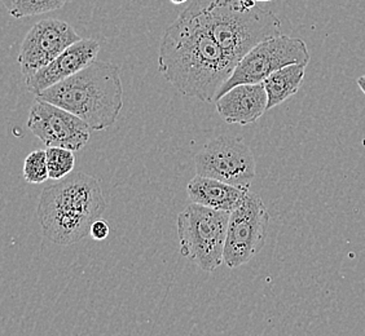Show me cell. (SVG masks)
I'll list each match as a JSON object with an SVG mask.
<instances>
[{"mask_svg":"<svg viewBox=\"0 0 365 336\" xmlns=\"http://www.w3.org/2000/svg\"><path fill=\"white\" fill-rule=\"evenodd\" d=\"M235 66L190 6L162 36L158 70L182 96L215 103Z\"/></svg>","mask_w":365,"mask_h":336,"instance_id":"obj_1","label":"cell"},{"mask_svg":"<svg viewBox=\"0 0 365 336\" xmlns=\"http://www.w3.org/2000/svg\"><path fill=\"white\" fill-rule=\"evenodd\" d=\"M106 210L100 182L83 172H73L44 188L38 204V219L44 236L60 246L76 245Z\"/></svg>","mask_w":365,"mask_h":336,"instance_id":"obj_2","label":"cell"},{"mask_svg":"<svg viewBox=\"0 0 365 336\" xmlns=\"http://www.w3.org/2000/svg\"><path fill=\"white\" fill-rule=\"evenodd\" d=\"M36 98L73 112L93 131H106L114 126L123 107L120 68L95 60L77 74L41 92Z\"/></svg>","mask_w":365,"mask_h":336,"instance_id":"obj_3","label":"cell"},{"mask_svg":"<svg viewBox=\"0 0 365 336\" xmlns=\"http://www.w3.org/2000/svg\"><path fill=\"white\" fill-rule=\"evenodd\" d=\"M190 6L235 65L260 42L281 36L280 19L255 0H192Z\"/></svg>","mask_w":365,"mask_h":336,"instance_id":"obj_4","label":"cell"},{"mask_svg":"<svg viewBox=\"0 0 365 336\" xmlns=\"http://www.w3.org/2000/svg\"><path fill=\"white\" fill-rule=\"evenodd\" d=\"M231 212L190 204L179 214L176 231L180 252L206 273L225 261V246Z\"/></svg>","mask_w":365,"mask_h":336,"instance_id":"obj_5","label":"cell"},{"mask_svg":"<svg viewBox=\"0 0 365 336\" xmlns=\"http://www.w3.org/2000/svg\"><path fill=\"white\" fill-rule=\"evenodd\" d=\"M307 44L299 38L277 36L260 42L235 66L219 98L239 84L262 83L274 71L289 65L309 63Z\"/></svg>","mask_w":365,"mask_h":336,"instance_id":"obj_6","label":"cell"},{"mask_svg":"<svg viewBox=\"0 0 365 336\" xmlns=\"http://www.w3.org/2000/svg\"><path fill=\"white\" fill-rule=\"evenodd\" d=\"M269 220L271 216L262 198L247 190L231 212L225 246V266L236 269L259 253L266 243Z\"/></svg>","mask_w":365,"mask_h":336,"instance_id":"obj_7","label":"cell"},{"mask_svg":"<svg viewBox=\"0 0 365 336\" xmlns=\"http://www.w3.org/2000/svg\"><path fill=\"white\" fill-rule=\"evenodd\" d=\"M196 175L217 179L249 189L255 177V159L250 147L237 137L219 136L195 157Z\"/></svg>","mask_w":365,"mask_h":336,"instance_id":"obj_8","label":"cell"},{"mask_svg":"<svg viewBox=\"0 0 365 336\" xmlns=\"http://www.w3.org/2000/svg\"><path fill=\"white\" fill-rule=\"evenodd\" d=\"M28 128L47 147L78 152L90 141V127L73 112L36 98L29 112Z\"/></svg>","mask_w":365,"mask_h":336,"instance_id":"obj_9","label":"cell"},{"mask_svg":"<svg viewBox=\"0 0 365 336\" xmlns=\"http://www.w3.org/2000/svg\"><path fill=\"white\" fill-rule=\"evenodd\" d=\"M81 39L76 30L63 20L44 19L36 22L25 36L19 53L22 75L28 78L36 74Z\"/></svg>","mask_w":365,"mask_h":336,"instance_id":"obj_10","label":"cell"},{"mask_svg":"<svg viewBox=\"0 0 365 336\" xmlns=\"http://www.w3.org/2000/svg\"><path fill=\"white\" fill-rule=\"evenodd\" d=\"M100 44L93 39H81L63 51L52 63L46 65L36 74L25 78L29 92L39 95L49 87L63 82L65 79L85 69L87 65L96 60Z\"/></svg>","mask_w":365,"mask_h":336,"instance_id":"obj_11","label":"cell"},{"mask_svg":"<svg viewBox=\"0 0 365 336\" xmlns=\"http://www.w3.org/2000/svg\"><path fill=\"white\" fill-rule=\"evenodd\" d=\"M215 106L227 123L247 126L267 112V92L262 83L239 84L217 98Z\"/></svg>","mask_w":365,"mask_h":336,"instance_id":"obj_12","label":"cell"},{"mask_svg":"<svg viewBox=\"0 0 365 336\" xmlns=\"http://www.w3.org/2000/svg\"><path fill=\"white\" fill-rule=\"evenodd\" d=\"M249 189L233 187L217 179L196 175L187 187V194L192 204H201L212 210H235Z\"/></svg>","mask_w":365,"mask_h":336,"instance_id":"obj_13","label":"cell"},{"mask_svg":"<svg viewBox=\"0 0 365 336\" xmlns=\"http://www.w3.org/2000/svg\"><path fill=\"white\" fill-rule=\"evenodd\" d=\"M306 66L307 65L304 63L289 65L274 71L262 82L267 92L268 110L285 103L299 91L306 74Z\"/></svg>","mask_w":365,"mask_h":336,"instance_id":"obj_14","label":"cell"},{"mask_svg":"<svg viewBox=\"0 0 365 336\" xmlns=\"http://www.w3.org/2000/svg\"><path fill=\"white\" fill-rule=\"evenodd\" d=\"M71 0H3L4 7L14 19L53 12Z\"/></svg>","mask_w":365,"mask_h":336,"instance_id":"obj_15","label":"cell"},{"mask_svg":"<svg viewBox=\"0 0 365 336\" xmlns=\"http://www.w3.org/2000/svg\"><path fill=\"white\" fill-rule=\"evenodd\" d=\"M47 164L49 179L61 180L71 175L76 167V155L71 149L65 147H47Z\"/></svg>","mask_w":365,"mask_h":336,"instance_id":"obj_16","label":"cell"},{"mask_svg":"<svg viewBox=\"0 0 365 336\" xmlns=\"http://www.w3.org/2000/svg\"><path fill=\"white\" fill-rule=\"evenodd\" d=\"M24 177L29 184H42L49 179L46 150H34L24 162Z\"/></svg>","mask_w":365,"mask_h":336,"instance_id":"obj_17","label":"cell"},{"mask_svg":"<svg viewBox=\"0 0 365 336\" xmlns=\"http://www.w3.org/2000/svg\"><path fill=\"white\" fill-rule=\"evenodd\" d=\"M109 233H110L109 225H108L106 220H101V219L95 220L92 223L91 228H90V236L95 241H104V239L108 238Z\"/></svg>","mask_w":365,"mask_h":336,"instance_id":"obj_18","label":"cell"},{"mask_svg":"<svg viewBox=\"0 0 365 336\" xmlns=\"http://www.w3.org/2000/svg\"><path fill=\"white\" fill-rule=\"evenodd\" d=\"M358 85L359 87H360V90H361V91H363V93H364L365 95V75L359 78Z\"/></svg>","mask_w":365,"mask_h":336,"instance_id":"obj_19","label":"cell"},{"mask_svg":"<svg viewBox=\"0 0 365 336\" xmlns=\"http://www.w3.org/2000/svg\"><path fill=\"white\" fill-rule=\"evenodd\" d=\"M188 0H171V3L173 4H175V6H180V4H184V3H187Z\"/></svg>","mask_w":365,"mask_h":336,"instance_id":"obj_20","label":"cell"},{"mask_svg":"<svg viewBox=\"0 0 365 336\" xmlns=\"http://www.w3.org/2000/svg\"><path fill=\"white\" fill-rule=\"evenodd\" d=\"M255 1H263L264 3V1H271V0H255Z\"/></svg>","mask_w":365,"mask_h":336,"instance_id":"obj_21","label":"cell"}]
</instances>
